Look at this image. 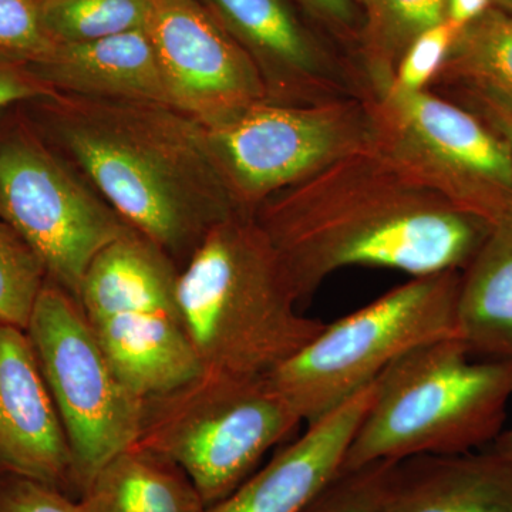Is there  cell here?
<instances>
[{
  "instance_id": "6da1fadb",
  "label": "cell",
  "mask_w": 512,
  "mask_h": 512,
  "mask_svg": "<svg viewBox=\"0 0 512 512\" xmlns=\"http://www.w3.org/2000/svg\"><path fill=\"white\" fill-rule=\"evenodd\" d=\"M252 217L299 302L348 266L426 276L466 268L491 224L373 143L262 201Z\"/></svg>"
},
{
  "instance_id": "7a4b0ae2",
  "label": "cell",
  "mask_w": 512,
  "mask_h": 512,
  "mask_svg": "<svg viewBox=\"0 0 512 512\" xmlns=\"http://www.w3.org/2000/svg\"><path fill=\"white\" fill-rule=\"evenodd\" d=\"M26 104L40 134L174 262H187L215 225L248 214L210 128L173 106L62 92Z\"/></svg>"
},
{
  "instance_id": "3957f363",
  "label": "cell",
  "mask_w": 512,
  "mask_h": 512,
  "mask_svg": "<svg viewBox=\"0 0 512 512\" xmlns=\"http://www.w3.org/2000/svg\"><path fill=\"white\" fill-rule=\"evenodd\" d=\"M177 301L202 369L268 376L309 345L325 323L299 299L252 214L208 232L178 274Z\"/></svg>"
},
{
  "instance_id": "277c9868",
  "label": "cell",
  "mask_w": 512,
  "mask_h": 512,
  "mask_svg": "<svg viewBox=\"0 0 512 512\" xmlns=\"http://www.w3.org/2000/svg\"><path fill=\"white\" fill-rule=\"evenodd\" d=\"M511 397L512 362L478 359L457 338L413 349L373 383L342 471L476 451L500 436Z\"/></svg>"
},
{
  "instance_id": "5b68a950",
  "label": "cell",
  "mask_w": 512,
  "mask_h": 512,
  "mask_svg": "<svg viewBox=\"0 0 512 512\" xmlns=\"http://www.w3.org/2000/svg\"><path fill=\"white\" fill-rule=\"evenodd\" d=\"M301 423L268 376L204 369L144 399L134 444L183 468L208 508L244 483Z\"/></svg>"
},
{
  "instance_id": "8992f818",
  "label": "cell",
  "mask_w": 512,
  "mask_h": 512,
  "mask_svg": "<svg viewBox=\"0 0 512 512\" xmlns=\"http://www.w3.org/2000/svg\"><path fill=\"white\" fill-rule=\"evenodd\" d=\"M458 271L417 276L359 311L325 325L298 355L268 375L302 421L315 423L375 383L397 359L458 339Z\"/></svg>"
},
{
  "instance_id": "52a82bcc",
  "label": "cell",
  "mask_w": 512,
  "mask_h": 512,
  "mask_svg": "<svg viewBox=\"0 0 512 512\" xmlns=\"http://www.w3.org/2000/svg\"><path fill=\"white\" fill-rule=\"evenodd\" d=\"M175 262L140 235L113 242L94 258L79 305L111 366L141 399L202 372L177 301Z\"/></svg>"
},
{
  "instance_id": "ba28073f",
  "label": "cell",
  "mask_w": 512,
  "mask_h": 512,
  "mask_svg": "<svg viewBox=\"0 0 512 512\" xmlns=\"http://www.w3.org/2000/svg\"><path fill=\"white\" fill-rule=\"evenodd\" d=\"M0 218L32 249L47 281L76 301L94 258L136 231L80 180L26 113L0 126Z\"/></svg>"
},
{
  "instance_id": "9c48e42d",
  "label": "cell",
  "mask_w": 512,
  "mask_h": 512,
  "mask_svg": "<svg viewBox=\"0 0 512 512\" xmlns=\"http://www.w3.org/2000/svg\"><path fill=\"white\" fill-rule=\"evenodd\" d=\"M26 333L66 431L80 495L104 464L136 443L144 400L111 366L79 302L47 279Z\"/></svg>"
},
{
  "instance_id": "30bf717a",
  "label": "cell",
  "mask_w": 512,
  "mask_h": 512,
  "mask_svg": "<svg viewBox=\"0 0 512 512\" xmlns=\"http://www.w3.org/2000/svg\"><path fill=\"white\" fill-rule=\"evenodd\" d=\"M373 93V138L387 156L491 225L511 217L512 151L487 121L427 90Z\"/></svg>"
},
{
  "instance_id": "8fae6325",
  "label": "cell",
  "mask_w": 512,
  "mask_h": 512,
  "mask_svg": "<svg viewBox=\"0 0 512 512\" xmlns=\"http://www.w3.org/2000/svg\"><path fill=\"white\" fill-rule=\"evenodd\" d=\"M210 131L248 214L275 192L373 143L367 101L355 97L313 104L264 101Z\"/></svg>"
},
{
  "instance_id": "7c38bea8",
  "label": "cell",
  "mask_w": 512,
  "mask_h": 512,
  "mask_svg": "<svg viewBox=\"0 0 512 512\" xmlns=\"http://www.w3.org/2000/svg\"><path fill=\"white\" fill-rule=\"evenodd\" d=\"M146 30L171 106L205 127L271 101L247 50L200 0H153Z\"/></svg>"
},
{
  "instance_id": "4fadbf2b",
  "label": "cell",
  "mask_w": 512,
  "mask_h": 512,
  "mask_svg": "<svg viewBox=\"0 0 512 512\" xmlns=\"http://www.w3.org/2000/svg\"><path fill=\"white\" fill-rule=\"evenodd\" d=\"M0 474L32 478L72 495L66 431L26 330L0 323Z\"/></svg>"
},
{
  "instance_id": "5bb4252c",
  "label": "cell",
  "mask_w": 512,
  "mask_h": 512,
  "mask_svg": "<svg viewBox=\"0 0 512 512\" xmlns=\"http://www.w3.org/2000/svg\"><path fill=\"white\" fill-rule=\"evenodd\" d=\"M262 74L269 100L313 104L343 99L328 53L286 0H205Z\"/></svg>"
},
{
  "instance_id": "9a60e30c",
  "label": "cell",
  "mask_w": 512,
  "mask_h": 512,
  "mask_svg": "<svg viewBox=\"0 0 512 512\" xmlns=\"http://www.w3.org/2000/svg\"><path fill=\"white\" fill-rule=\"evenodd\" d=\"M373 384L315 423L205 512H301L342 471Z\"/></svg>"
},
{
  "instance_id": "2e32d148",
  "label": "cell",
  "mask_w": 512,
  "mask_h": 512,
  "mask_svg": "<svg viewBox=\"0 0 512 512\" xmlns=\"http://www.w3.org/2000/svg\"><path fill=\"white\" fill-rule=\"evenodd\" d=\"M29 69L56 92L171 106L146 29L84 43H56Z\"/></svg>"
},
{
  "instance_id": "e0dca14e",
  "label": "cell",
  "mask_w": 512,
  "mask_h": 512,
  "mask_svg": "<svg viewBox=\"0 0 512 512\" xmlns=\"http://www.w3.org/2000/svg\"><path fill=\"white\" fill-rule=\"evenodd\" d=\"M380 512H512V466L491 450L406 458Z\"/></svg>"
},
{
  "instance_id": "ac0fdd59",
  "label": "cell",
  "mask_w": 512,
  "mask_h": 512,
  "mask_svg": "<svg viewBox=\"0 0 512 512\" xmlns=\"http://www.w3.org/2000/svg\"><path fill=\"white\" fill-rule=\"evenodd\" d=\"M464 269L458 339L478 359L512 362V215L491 225Z\"/></svg>"
},
{
  "instance_id": "d6986e66",
  "label": "cell",
  "mask_w": 512,
  "mask_h": 512,
  "mask_svg": "<svg viewBox=\"0 0 512 512\" xmlns=\"http://www.w3.org/2000/svg\"><path fill=\"white\" fill-rule=\"evenodd\" d=\"M79 503L84 512H205L183 468L136 444L100 468Z\"/></svg>"
},
{
  "instance_id": "ffe728a7",
  "label": "cell",
  "mask_w": 512,
  "mask_h": 512,
  "mask_svg": "<svg viewBox=\"0 0 512 512\" xmlns=\"http://www.w3.org/2000/svg\"><path fill=\"white\" fill-rule=\"evenodd\" d=\"M434 80L512 116V13L491 6L461 30Z\"/></svg>"
},
{
  "instance_id": "44dd1931",
  "label": "cell",
  "mask_w": 512,
  "mask_h": 512,
  "mask_svg": "<svg viewBox=\"0 0 512 512\" xmlns=\"http://www.w3.org/2000/svg\"><path fill=\"white\" fill-rule=\"evenodd\" d=\"M363 62L373 92L392 86L413 40L446 20L447 0H365Z\"/></svg>"
},
{
  "instance_id": "7402d4cb",
  "label": "cell",
  "mask_w": 512,
  "mask_h": 512,
  "mask_svg": "<svg viewBox=\"0 0 512 512\" xmlns=\"http://www.w3.org/2000/svg\"><path fill=\"white\" fill-rule=\"evenodd\" d=\"M47 35L84 43L146 29L153 0H37Z\"/></svg>"
},
{
  "instance_id": "603a6c76",
  "label": "cell",
  "mask_w": 512,
  "mask_h": 512,
  "mask_svg": "<svg viewBox=\"0 0 512 512\" xmlns=\"http://www.w3.org/2000/svg\"><path fill=\"white\" fill-rule=\"evenodd\" d=\"M46 279L32 249L0 218V323L26 330Z\"/></svg>"
},
{
  "instance_id": "cb8c5ba5",
  "label": "cell",
  "mask_w": 512,
  "mask_h": 512,
  "mask_svg": "<svg viewBox=\"0 0 512 512\" xmlns=\"http://www.w3.org/2000/svg\"><path fill=\"white\" fill-rule=\"evenodd\" d=\"M397 463L377 461L340 471L301 512H380Z\"/></svg>"
},
{
  "instance_id": "d4e9b609",
  "label": "cell",
  "mask_w": 512,
  "mask_h": 512,
  "mask_svg": "<svg viewBox=\"0 0 512 512\" xmlns=\"http://www.w3.org/2000/svg\"><path fill=\"white\" fill-rule=\"evenodd\" d=\"M55 46L43 28L37 0H0V56L36 63Z\"/></svg>"
},
{
  "instance_id": "484cf974",
  "label": "cell",
  "mask_w": 512,
  "mask_h": 512,
  "mask_svg": "<svg viewBox=\"0 0 512 512\" xmlns=\"http://www.w3.org/2000/svg\"><path fill=\"white\" fill-rule=\"evenodd\" d=\"M460 32L446 19L417 36L400 60L392 86L404 92L426 90L427 84L439 74Z\"/></svg>"
},
{
  "instance_id": "4316f807",
  "label": "cell",
  "mask_w": 512,
  "mask_h": 512,
  "mask_svg": "<svg viewBox=\"0 0 512 512\" xmlns=\"http://www.w3.org/2000/svg\"><path fill=\"white\" fill-rule=\"evenodd\" d=\"M0 512H84L79 500L32 478L0 474Z\"/></svg>"
},
{
  "instance_id": "83f0119b",
  "label": "cell",
  "mask_w": 512,
  "mask_h": 512,
  "mask_svg": "<svg viewBox=\"0 0 512 512\" xmlns=\"http://www.w3.org/2000/svg\"><path fill=\"white\" fill-rule=\"evenodd\" d=\"M55 92L28 64L0 56V113L13 104L29 103Z\"/></svg>"
},
{
  "instance_id": "f1b7e54d",
  "label": "cell",
  "mask_w": 512,
  "mask_h": 512,
  "mask_svg": "<svg viewBox=\"0 0 512 512\" xmlns=\"http://www.w3.org/2000/svg\"><path fill=\"white\" fill-rule=\"evenodd\" d=\"M318 18L340 30L355 29L356 0H299Z\"/></svg>"
},
{
  "instance_id": "f546056e",
  "label": "cell",
  "mask_w": 512,
  "mask_h": 512,
  "mask_svg": "<svg viewBox=\"0 0 512 512\" xmlns=\"http://www.w3.org/2000/svg\"><path fill=\"white\" fill-rule=\"evenodd\" d=\"M494 6V0H447L446 19L463 30Z\"/></svg>"
},
{
  "instance_id": "4dcf8cb0",
  "label": "cell",
  "mask_w": 512,
  "mask_h": 512,
  "mask_svg": "<svg viewBox=\"0 0 512 512\" xmlns=\"http://www.w3.org/2000/svg\"><path fill=\"white\" fill-rule=\"evenodd\" d=\"M481 119L487 121L500 136L505 138L512 151V116L503 111L490 109V107L477 106Z\"/></svg>"
},
{
  "instance_id": "1f68e13d",
  "label": "cell",
  "mask_w": 512,
  "mask_h": 512,
  "mask_svg": "<svg viewBox=\"0 0 512 512\" xmlns=\"http://www.w3.org/2000/svg\"><path fill=\"white\" fill-rule=\"evenodd\" d=\"M490 450L512 466V427L501 431Z\"/></svg>"
},
{
  "instance_id": "d6a6232c",
  "label": "cell",
  "mask_w": 512,
  "mask_h": 512,
  "mask_svg": "<svg viewBox=\"0 0 512 512\" xmlns=\"http://www.w3.org/2000/svg\"><path fill=\"white\" fill-rule=\"evenodd\" d=\"M494 6L512 13V0H494Z\"/></svg>"
},
{
  "instance_id": "836d02e7",
  "label": "cell",
  "mask_w": 512,
  "mask_h": 512,
  "mask_svg": "<svg viewBox=\"0 0 512 512\" xmlns=\"http://www.w3.org/2000/svg\"><path fill=\"white\" fill-rule=\"evenodd\" d=\"M363 2H365V0H356V3H360V5H362Z\"/></svg>"
}]
</instances>
